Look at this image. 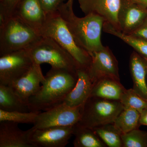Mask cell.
I'll return each mask as SVG.
<instances>
[{
  "label": "cell",
  "instance_id": "1",
  "mask_svg": "<svg viewBox=\"0 0 147 147\" xmlns=\"http://www.w3.org/2000/svg\"><path fill=\"white\" fill-rule=\"evenodd\" d=\"M77 81V74L51 67L45 76L40 89L29 99L30 111L39 113L63 103Z\"/></svg>",
  "mask_w": 147,
  "mask_h": 147
},
{
  "label": "cell",
  "instance_id": "2",
  "mask_svg": "<svg viewBox=\"0 0 147 147\" xmlns=\"http://www.w3.org/2000/svg\"><path fill=\"white\" fill-rule=\"evenodd\" d=\"M58 11L78 46L90 55L103 49L104 46L101 42V34L105 22L104 18L94 13L79 18L66 3Z\"/></svg>",
  "mask_w": 147,
  "mask_h": 147
},
{
  "label": "cell",
  "instance_id": "3",
  "mask_svg": "<svg viewBox=\"0 0 147 147\" xmlns=\"http://www.w3.org/2000/svg\"><path fill=\"white\" fill-rule=\"evenodd\" d=\"M39 34L57 42L72 56L79 68H88L91 61L90 55L77 45L59 11L47 15Z\"/></svg>",
  "mask_w": 147,
  "mask_h": 147
},
{
  "label": "cell",
  "instance_id": "4",
  "mask_svg": "<svg viewBox=\"0 0 147 147\" xmlns=\"http://www.w3.org/2000/svg\"><path fill=\"white\" fill-rule=\"evenodd\" d=\"M41 37L28 25L12 16L0 27V56L27 50Z\"/></svg>",
  "mask_w": 147,
  "mask_h": 147
},
{
  "label": "cell",
  "instance_id": "5",
  "mask_svg": "<svg viewBox=\"0 0 147 147\" xmlns=\"http://www.w3.org/2000/svg\"><path fill=\"white\" fill-rule=\"evenodd\" d=\"M26 50L35 63L49 64L52 68L77 74L79 67L72 56L51 38L42 36Z\"/></svg>",
  "mask_w": 147,
  "mask_h": 147
},
{
  "label": "cell",
  "instance_id": "6",
  "mask_svg": "<svg viewBox=\"0 0 147 147\" xmlns=\"http://www.w3.org/2000/svg\"><path fill=\"white\" fill-rule=\"evenodd\" d=\"M123 109L120 100L90 97L83 105L82 118L78 123L90 128L113 123Z\"/></svg>",
  "mask_w": 147,
  "mask_h": 147
},
{
  "label": "cell",
  "instance_id": "7",
  "mask_svg": "<svg viewBox=\"0 0 147 147\" xmlns=\"http://www.w3.org/2000/svg\"><path fill=\"white\" fill-rule=\"evenodd\" d=\"M83 105L71 107L63 102L50 110L40 112L32 127L41 129L73 126L81 120Z\"/></svg>",
  "mask_w": 147,
  "mask_h": 147
},
{
  "label": "cell",
  "instance_id": "8",
  "mask_svg": "<svg viewBox=\"0 0 147 147\" xmlns=\"http://www.w3.org/2000/svg\"><path fill=\"white\" fill-rule=\"evenodd\" d=\"M0 57V84L5 86H10L24 76L34 63L26 50Z\"/></svg>",
  "mask_w": 147,
  "mask_h": 147
},
{
  "label": "cell",
  "instance_id": "9",
  "mask_svg": "<svg viewBox=\"0 0 147 147\" xmlns=\"http://www.w3.org/2000/svg\"><path fill=\"white\" fill-rule=\"evenodd\" d=\"M91 61L88 72L94 84L104 78L120 81L117 61L108 46L90 54Z\"/></svg>",
  "mask_w": 147,
  "mask_h": 147
},
{
  "label": "cell",
  "instance_id": "10",
  "mask_svg": "<svg viewBox=\"0 0 147 147\" xmlns=\"http://www.w3.org/2000/svg\"><path fill=\"white\" fill-rule=\"evenodd\" d=\"M29 139L33 147H64L73 135V126L30 129Z\"/></svg>",
  "mask_w": 147,
  "mask_h": 147
},
{
  "label": "cell",
  "instance_id": "11",
  "mask_svg": "<svg viewBox=\"0 0 147 147\" xmlns=\"http://www.w3.org/2000/svg\"><path fill=\"white\" fill-rule=\"evenodd\" d=\"M147 18V8L131 0H121L118 13V22L121 32L131 34Z\"/></svg>",
  "mask_w": 147,
  "mask_h": 147
},
{
  "label": "cell",
  "instance_id": "12",
  "mask_svg": "<svg viewBox=\"0 0 147 147\" xmlns=\"http://www.w3.org/2000/svg\"><path fill=\"white\" fill-rule=\"evenodd\" d=\"M80 8L85 15L94 13L105 19L117 30L118 13L121 0H78Z\"/></svg>",
  "mask_w": 147,
  "mask_h": 147
},
{
  "label": "cell",
  "instance_id": "13",
  "mask_svg": "<svg viewBox=\"0 0 147 147\" xmlns=\"http://www.w3.org/2000/svg\"><path fill=\"white\" fill-rule=\"evenodd\" d=\"M44 79L40 65L34 63L26 74L9 86L28 105L30 98L38 92Z\"/></svg>",
  "mask_w": 147,
  "mask_h": 147
},
{
  "label": "cell",
  "instance_id": "14",
  "mask_svg": "<svg viewBox=\"0 0 147 147\" xmlns=\"http://www.w3.org/2000/svg\"><path fill=\"white\" fill-rule=\"evenodd\" d=\"M12 16L19 18L39 34L47 17L39 0H21Z\"/></svg>",
  "mask_w": 147,
  "mask_h": 147
},
{
  "label": "cell",
  "instance_id": "15",
  "mask_svg": "<svg viewBox=\"0 0 147 147\" xmlns=\"http://www.w3.org/2000/svg\"><path fill=\"white\" fill-rule=\"evenodd\" d=\"M77 81L73 89L68 94L64 103L71 107L84 105L90 97L94 84L87 69H77Z\"/></svg>",
  "mask_w": 147,
  "mask_h": 147
},
{
  "label": "cell",
  "instance_id": "16",
  "mask_svg": "<svg viewBox=\"0 0 147 147\" xmlns=\"http://www.w3.org/2000/svg\"><path fill=\"white\" fill-rule=\"evenodd\" d=\"M18 124L0 122V147H33L29 141L30 129L22 130Z\"/></svg>",
  "mask_w": 147,
  "mask_h": 147
},
{
  "label": "cell",
  "instance_id": "17",
  "mask_svg": "<svg viewBox=\"0 0 147 147\" xmlns=\"http://www.w3.org/2000/svg\"><path fill=\"white\" fill-rule=\"evenodd\" d=\"M129 67L133 83L132 89L147 101V59L134 51L129 58Z\"/></svg>",
  "mask_w": 147,
  "mask_h": 147
},
{
  "label": "cell",
  "instance_id": "18",
  "mask_svg": "<svg viewBox=\"0 0 147 147\" xmlns=\"http://www.w3.org/2000/svg\"><path fill=\"white\" fill-rule=\"evenodd\" d=\"M125 90L120 81L112 78H104L98 80L94 84L90 97L120 100Z\"/></svg>",
  "mask_w": 147,
  "mask_h": 147
},
{
  "label": "cell",
  "instance_id": "19",
  "mask_svg": "<svg viewBox=\"0 0 147 147\" xmlns=\"http://www.w3.org/2000/svg\"><path fill=\"white\" fill-rule=\"evenodd\" d=\"M0 109L7 111L30 112L29 105L9 86L0 84Z\"/></svg>",
  "mask_w": 147,
  "mask_h": 147
},
{
  "label": "cell",
  "instance_id": "20",
  "mask_svg": "<svg viewBox=\"0 0 147 147\" xmlns=\"http://www.w3.org/2000/svg\"><path fill=\"white\" fill-rule=\"evenodd\" d=\"M74 147H105L106 145L92 128L82 126L78 123L73 126Z\"/></svg>",
  "mask_w": 147,
  "mask_h": 147
},
{
  "label": "cell",
  "instance_id": "21",
  "mask_svg": "<svg viewBox=\"0 0 147 147\" xmlns=\"http://www.w3.org/2000/svg\"><path fill=\"white\" fill-rule=\"evenodd\" d=\"M102 30L105 32L120 38L132 47L138 54L147 59V39L123 33L107 22H104Z\"/></svg>",
  "mask_w": 147,
  "mask_h": 147
},
{
  "label": "cell",
  "instance_id": "22",
  "mask_svg": "<svg viewBox=\"0 0 147 147\" xmlns=\"http://www.w3.org/2000/svg\"><path fill=\"white\" fill-rule=\"evenodd\" d=\"M140 113L132 108H124L116 118L113 124L122 134L139 128Z\"/></svg>",
  "mask_w": 147,
  "mask_h": 147
},
{
  "label": "cell",
  "instance_id": "23",
  "mask_svg": "<svg viewBox=\"0 0 147 147\" xmlns=\"http://www.w3.org/2000/svg\"><path fill=\"white\" fill-rule=\"evenodd\" d=\"M92 129L107 146L123 147L122 134L113 123L107 124Z\"/></svg>",
  "mask_w": 147,
  "mask_h": 147
},
{
  "label": "cell",
  "instance_id": "24",
  "mask_svg": "<svg viewBox=\"0 0 147 147\" xmlns=\"http://www.w3.org/2000/svg\"><path fill=\"white\" fill-rule=\"evenodd\" d=\"M38 113L18 111H7L0 109V122L10 121L19 123H32L35 121Z\"/></svg>",
  "mask_w": 147,
  "mask_h": 147
},
{
  "label": "cell",
  "instance_id": "25",
  "mask_svg": "<svg viewBox=\"0 0 147 147\" xmlns=\"http://www.w3.org/2000/svg\"><path fill=\"white\" fill-rule=\"evenodd\" d=\"M124 108H132L141 113L147 109V101L139 96L133 89H126L120 100Z\"/></svg>",
  "mask_w": 147,
  "mask_h": 147
},
{
  "label": "cell",
  "instance_id": "26",
  "mask_svg": "<svg viewBox=\"0 0 147 147\" xmlns=\"http://www.w3.org/2000/svg\"><path fill=\"white\" fill-rule=\"evenodd\" d=\"M123 147H147V132L135 129L121 135Z\"/></svg>",
  "mask_w": 147,
  "mask_h": 147
},
{
  "label": "cell",
  "instance_id": "27",
  "mask_svg": "<svg viewBox=\"0 0 147 147\" xmlns=\"http://www.w3.org/2000/svg\"><path fill=\"white\" fill-rule=\"evenodd\" d=\"M21 0H0V27L13 15Z\"/></svg>",
  "mask_w": 147,
  "mask_h": 147
},
{
  "label": "cell",
  "instance_id": "28",
  "mask_svg": "<svg viewBox=\"0 0 147 147\" xmlns=\"http://www.w3.org/2000/svg\"><path fill=\"white\" fill-rule=\"evenodd\" d=\"M66 0H39L46 16L57 12Z\"/></svg>",
  "mask_w": 147,
  "mask_h": 147
},
{
  "label": "cell",
  "instance_id": "29",
  "mask_svg": "<svg viewBox=\"0 0 147 147\" xmlns=\"http://www.w3.org/2000/svg\"><path fill=\"white\" fill-rule=\"evenodd\" d=\"M129 35L147 40V18L138 29Z\"/></svg>",
  "mask_w": 147,
  "mask_h": 147
},
{
  "label": "cell",
  "instance_id": "30",
  "mask_svg": "<svg viewBox=\"0 0 147 147\" xmlns=\"http://www.w3.org/2000/svg\"><path fill=\"white\" fill-rule=\"evenodd\" d=\"M139 123L140 125H144L147 126V109L143 110L140 113Z\"/></svg>",
  "mask_w": 147,
  "mask_h": 147
},
{
  "label": "cell",
  "instance_id": "31",
  "mask_svg": "<svg viewBox=\"0 0 147 147\" xmlns=\"http://www.w3.org/2000/svg\"><path fill=\"white\" fill-rule=\"evenodd\" d=\"M131 1L147 8V0H131Z\"/></svg>",
  "mask_w": 147,
  "mask_h": 147
},
{
  "label": "cell",
  "instance_id": "32",
  "mask_svg": "<svg viewBox=\"0 0 147 147\" xmlns=\"http://www.w3.org/2000/svg\"><path fill=\"white\" fill-rule=\"evenodd\" d=\"M74 0H67V2L66 3L67 5L69 8L71 9H73V4Z\"/></svg>",
  "mask_w": 147,
  "mask_h": 147
}]
</instances>
